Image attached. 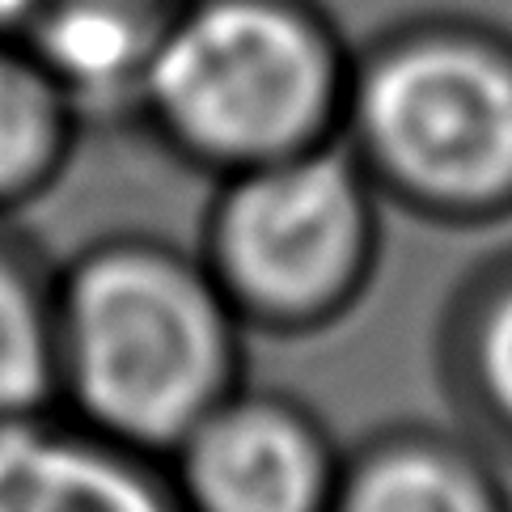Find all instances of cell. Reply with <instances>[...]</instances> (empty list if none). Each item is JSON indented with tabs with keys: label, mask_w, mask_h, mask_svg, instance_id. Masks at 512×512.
Here are the masks:
<instances>
[{
	"label": "cell",
	"mask_w": 512,
	"mask_h": 512,
	"mask_svg": "<svg viewBox=\"0 0 512 512\" xmlns=\"http://www.w3.org/2000/svg\"><path fill=\"white\" fill-rule=\"evenodd\" d=\"M347 445L288 390L242 381L161 457L182 512H331Z\"/></svg>",
	"instance_id": "cell-5"
},
{
	"label": "cell",
	"mask_w": 512,
	"mask_h": 512,
	"mask_svg": "<svg viewBox=\"0 0 512 512\" xmlns=\"http://www.w3.org/2000/svg\"><path fill=\"white\" fill-rule=\"evenodd\" d=\"M26 0H0V34H13L17 22H22Z\"/></svg>",
	"instance_id": "cell-12"
},
{
	"label": "cell",
	"mask_w": 512,
	"mask_h": 512,
	"mask_svg": "<svg viewBox=\"0 0 512 512\" xmlns=\"http://www.w3.org/2000/svg\"><path fill=\"white\" fill-rule=\"evenodd\" d=\"M56 411V263L0 221V424Z\"/></svg>",
	"instance_id": "cell-11"
},
{
	"label": "cell",
	"mask_w": 512,
	"mask_h": 512,
	"mask_svg": "<svg viewBox=\"0 0 512 512\" xmlns=\"http://www.w3.org/2000/svg\"><path fill=\"white\" fill-rule=\"evenodd\" d=\"M0 512H182L157 457L47 411L0 424Z\"/></svg>",
	"instance_id": "cell-7"
},
{
	"label": "cell",
	"mask_w": 512,
	"mask_h": 512,
	"mask_svg": "<svg viewBox=\"0 0 512 512\" xmlns=\"http://www.w3.org/2000/svg\"><path fill=\"white\" fill-rule=\"evenodd\" d=\"M356 43L326 0H182L127 119L204 182L339 140Z\"/></svg>",
	"instance_id": "cell-2"
},
{
	"label": "cell",
	"mask_w": 512,
	"mask_h": 512,
	"mask_svg": "<svg viewBox=\"0 0 512 512\" xmlns=\"http://www.w3.org/2000/svg\"><path fill=\"white\" fill-rule=\"evenodd\" d=\"M85 106L34 51L0 34V221H22L72 170Z\"/></svg>",
	"instance_id": "cell-10"
},
{
	"label": "cell",
	"mask_w": 512,
	"mask_h": 512,
	"mask_svg": "<svg viewBox=\"0 0 512 512\" xmlns=\"http://www.w3.org/2000/svg\"><path fill=\"white\" fill-rule=\"evenodd\" d=\"M182 0H26L22 39L77 94L85 115L127 119L136 81Z\"/></svg>",
	"instance_id": "cell-8"
},
{
	"label": "cell",
	"mask_w": 512,
	"mask_h": 512,
	"mask_svg": "<svg viewBox=\"0 0 512 512\" xmlns=\"http://www.w3.org/2000/svg\"><path fill=\"white\" fill-rule=\"evenodd\" d=\"M331 512H512V487L462 424L394 419L347 445Z\"/></svg>",
	"instance_id": "cell-6"
},
{
	"label": "cell",
	"mask_w": 512,
	"mask_h": 512,
	"mask_svg": "<svg viewBox=\"0 0 512 512\" xmlns=\"http://www.w3.org/2000/svg\"><path fill=\"white\" fill-rule=\"evenodd\" d=\"M390 212L432 229L512 221V30L419 9L356 43L343 132Z\"/></svg>",
	"instance_id": "cell-3"
},
{
	"label": "cell",
	"mask_w": 512,
	"mask_h": 512,
	"mask_svg": "<svg viewBox=\"0 0 512 512\" xmlns=\"http://www.w3.org/2000/svg\"><path fill=\"white\" fill-rule=\"evenodd\" d=\"M436 369L457 424L512 453V246L474 263L449 292Z\"/></svg>",
	"instance_id": "cell-9"
},
{
	"label": "cell",
	"mask_w": 512,
	"mask_h": 512,
	"mask_svg": "<svg viewBox=\"0 0 512 512\" xmlns=\"http://www.w3.org/2000/svg\"><path fill=\"white\" fill-rule=\"evenodd\" d=\"M208 187L195 250L250 335H322L373 292L390 208L343 140Z\"/></svg>",
	"instance_id": "cell-4"
},
{
	"label": "cell",
	"mask_w": 512,
	"mask_h": 512,
	"mask_svg": "<svg viewBox=\"0 0 512 512\" xmlns=\"http://www.w3.org/2000/svg\"><path fill=\"white\" fill-rule=\"evenodd\" d=\"M250 331L195 242L98 233L56 263V411L166 457L250 381Z\"/></svg>",
	"instance_id": "cell-1"
}]
</instances>
